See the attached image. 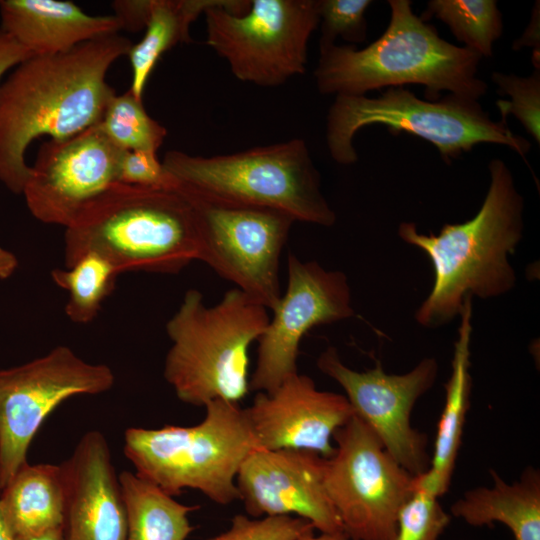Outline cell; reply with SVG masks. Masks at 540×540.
Masks as SVG:
<instances>
[{"label":"cell","instance_id":"obj_9","mask_svg":"<svg viewBox=\"0 0 540 540\" xmlns=\"http://www.w3.org/2000/svg\"><path fill=\"white\" fill-rule=\"evenodd\" d=\"M203 14L206 44L238 80L278 87L306 72L318 0H218Z\"/></svg>","mask_w":540,"mask_h":540},{"label":"cell","instance_id":"obj_6","mask_svg":"<svg viewBox=\"0 0 540 540\" xmlns=\"http://www.w3.org/2000/svg\"><path fill=\"white\" fill-rule=\"evenodd\" d=\"M269 319L268 309L238 288L213 306L199 290H187L166 323L171 346L163 376L177 398L197 407L215 400L239 404L250 391V346Z\"/></svg>","mask_w":540,"mask_h":540},{"label":"cell","instance_id":"obj_31","mask_svg":"<svg viewBox=\"0 0 540 540\" xmlns=\"http://www.w3.org/2000/svg\"><path fill=\"white\" fill-rule=\"evenodd\" d=\"M314 526L294 516L249 518L239 514L223 533L208 540H299L313 534Z\"/></svg>","mask_w":540,"mask_h":540},{"label":"cell","instance_id":"obj_1","mask_svg":"<svg viewBox=\"0 0 540 540\" xmlns=\"http://www.w3.org/2000/svg\"><path fill=\"white\" fill-rule=\"evenodd\" d=\"M132 42L114 34L53 55H32L0 85V182L21 194L30 172L25 154L41 136L72 137L97 124L116 94L110 67Z\"/></svg>","mask_w":540,"mask_h":540},{"label":"cell","instance_id":"obj_28","mask_svg":"<svg viewBox=\"0 0 540 540\" xmlns=\"http://www.w3.org/2000/svg\"><path fill=\"white\" fill-rule=\"evenodd\" d=\"M492 81L498 86V94L508 95L510 101L498 100L501 120L507 122L509 114L514 115L526 132L540 143V69L534 68L530 76H518L493 72Z\"/></svg>","mask_w":540,"mask_h":540},{"label":"cell","instance_id":"obj_15","mask_svg":"<svg viewBox=\"0 0 540 540\" xmlns=\"http://www.w3.org/2000/svg\"><path fill=\"white\" fill-rule=\"evenodd\" d=\"M122 152L97 124L72 137L42 143L21 193L32 216L67 228L117 182Z\"/></svg>","mask_w":540,"mask_h":540},{"label":"cell","instance_id":"obj_30","mask_svg":"<svg viewBox=\"0 0 540 540\" xmlns=\"http://www.w3.org/2000/svg\"><path fill=\"white\" fill-rule=\"evenodd\" d=\"M371 3L370 0H318L319 45L335 44L338 37L354 46L364 42L367 36L365 13Z\"/></svg>","mask_w":540,"mask_h":540},{"label":"cell","instance_id":"obj_27","mask_svg":"<svg viewBox=\"0 0 540 540\" xmlns=\"http://www.w3.org/2000/svg\"><path fill=\"white\" fill-rule=\"evenodd\" d=\"M97 125L122 151L157 153L167 136V129L147 113L143 99L130 90L110 99Z\"/></svg>","mask_w":540,"mask_h":540},{"label":"cell","instance_id":"obj_8","mask_svg":"<svg viewBox=\"0 0 540 540\" xmlns=\"http://www.w3.org/2000/svg\"><path fill=\"white\" fill-rule=\"evenodd\" d=\"M384 125L391 133H409L433 144L450 163L477 144L504 145L523 159L531 143L514 134L507 122L493 121L477 100L447 94L423 100L404 87H389L379 97L338 95L326 118V143L332 159L341 165L358 160L353 145L363 127Z\"/></svg>","mask_w":540,"mask_h":540},{"label":"cell","instance_id":"obj_20","mask_svg":"<svg viewBox=\"0 0 540 540\" xmlns=\"http://www.w3.org/2000/svg\"><path fill=\"white\" fill-rule=\"evenodd\" d=\"M454 343L452 371L445 384V403L437 424L434 451L426 472L414 476V484L440 497L447 492L461 445L471 392L470 341L472 296L465 297Z\"/></svg>","mask_w":540,"mask_h":540},{"label":"cell","instance_id":"obj_19","mask_svg":"<svg viewBox=\"0 0 540 540\" xmlns=\"http://www.w3.org/2000/svg\"><path fill=\"white\" fill-rule=\"evenodd\" d=\"M1 28L33 55H53L122 29L114 15L93 16L71 1H0Z\"/></svg>","mask_w":540,"mask_h":540},{"label":"cell","instance_id":"obj_23","mask_svg":"<svg viewBox=\"0 0 540 540\" xmlns=\"http://www.w3.org/2000/svg\"><path fill=\"white\" fill-rule=\"evenodd\" d=\"M218 0H150L145 33L128 51L130 91L143 99L146 84L161 56L179 43H191L190 26Z\"/></svg>","mask_w":540,"mask_h":540},{"label":"cell","instance_id":"obj_11","mask_svg":"<svg viewBox=\"0 0 540 540\" xmlns=\"http://www.w3.org/2000/svg\"><path fill=\"white\" fill-rule=\"evenodd\" d=\"M114 382L109 366L86 362L63 345L0 370V489L28 463L29 446L56 407L75 395L104 393Z\"/></svg>","mask_w":540,"mask_h":540},{"label":"cell","instance_id":"obj_18","mask_svg":"<svg viewBox=\"0 0 540 540\" xmlns=\"http://www.w3.org/2000/svg\"><path fill=\"white\" fill-rule=\"evenodd\" d=\"M65 489L64 540H126L127 515L105 436L86 432L60 464Z\"/></svg>","mask_w":540,"mask_h":540},{"label":"cell","instance_id":"obj_21","mask_svg":"<svg viewBox=\"0 0 540 540\" xmlns=\"http://www.w3.org/2000/svg\"><path fill=\"white\" fill-rule=\"evenodd\" d=\"M491 487L467 491L451 506V514L474 527L507 526L515 540H540V474L528 467L510 484L490 470Z\"/></svg>","mask_w":540,"mask_h":540},{"label":"cell","instance_id":"obj_7","mask_svg":"<svg viewBox=\"0 0 540 540\" xmlns=\"http://www.w3.org/2000/svg\"><path fill=\"white\" fill-rule=\"evenodd\" d=\"M255 449L245 409L223 400L205 405V417L194 426L124 432V454L138 476L170 496L189 488L220 505L239 499L236 477Z\"/></svg>","mask_w":540,"mask_h":540},{"label":"cell","instance_id":"obj_39","mask_svg":"<svg viewBox=\"0 0 540 540\" xmlns=\"http://www.w3.org/2000/svg\"><path fill=\"white\" fill-rule=\"evenodd\" d=\"M14 535L0 513V540H14Z\"/></svg>","mask_w":540,"mask_h":540},{"label":"cell","instance_id":"obj_2","mask_svg":"<svg viewBox=\"0 0 540 540\" xmlns=\"http://www.w3.org/2000/svg\"><path fill=\"white\" fill-rule=\"evenodd\" d=\"M488 169L489 188L472 219L445 224L438 235L421 234L412 222L399 225V237L423 250L434 270L432 290L415 313L423 327L450 322L468 295L494 298L515 286L508 256L523 236L524 201L505 162L493 159Z\"/></svg>","mask_w":540,"mask_h":540},{"label":"cell","instance_id":"obj_4","mask_svg":"<svg viewBox=\"0 0 540 540\" xmlns=\"http://www.w3.org/2000/svg\"><path fill=\"white\" fill-rule=\"evenodd\" d=\"M90 252L110 261L119 274H177L199 261V210L178 189L116 182L65 228V267Z\"/></svg>","mask_w":540,"mask_h":540},{"label":"cell","instance_id":"obj_35","mask_svg":"<svg viewBox=\"0 0 540 540\" xmlns=\"http://www.w3.org/2000/svg\"><path fill=\"white\" fill-rule=\"evenodd\" d=\"M539 1H536L531 19L521 37L516 39L512 45L513 50H520L523 47H532V63L534 68L540 69V9Z\"/></svg>","mask_w":540,"mask_h":540},{"label":"cell","instance_id":"obj_24","mask_svg":"<svg viewBox=\"0 0 540 540\" xmlns=\"http://www.w3.org/2000/svg\"><path fill=\"white\" fill-rule=\"evenodd\" d=\"M119 482L127 515L126 540H187L194 527L188 506L136 473L123 471Z\"/></svg>","mask_w":540,"mask_h":540},{"label":"cell","instance_id":"obj_14","mask_svg":"<svg viewBox=\"0 0 540 540\" xmlns=\"http://www.w3.org/2000/svg\"><path fill=\"white\" fill-rule=\"evenodd\" d=\"M287 288L272 310L258 340L257 362L250 390L272 392L297 373L299 345L313 327L351 318L354 309L347 276L316 261L289 253Z\"/></svg>","mask_w":540,"mask_h":540},{"label":"cell","instance_id":"obj_5","mask_svg":"<svg viewBox=\"0 0 540 540\" xmlns=\"http://www.w3.org/2000/svg\"><path fill=\"white\" fill-rule=\"evenodd\" d=\"M162 163L178 190L208 204L273 210L325 227L337 219L300 138L212 156L169 150Z\"/></svg>","mask_w":540,"mask_h":540},{"label":"cell","instance_id":"obj_36","mask_svg":"<svg viewBox=\"0 0 540 540\" xmlns=\"http://www.w3.org/2000/svg\"><path fill=\"white\" fill-rule=\"evenodd\" d=\"M17 267L18 260L16 256L12 252L0 247V279L9 278Z\"/></svg>","mask_w":540,"mask_h":540},{"label":"cell","instance_id":"obj_37","mask_svg":"<svg viewBox=\"0 0 540 540\" xmlns=\"http://www.w3.org/2000/svg\"><path fill=\"white\" fill-rule=\"evenodd\" d=\"M14 540H64L63 527L50 529L42 533L28 536V537L14 538Z\"/></svg>","mask_w":540,"mask_h":540},{"label":"cell","instance_id":"obj_25","mask_svg":"<svg viewBox=\"0 0 540 540\" xmlns=\"http://www.w3.org/2000/svg\"><path fill=\"white\" fill-rule=\"evenodd\" d=\"M118 275L110 261L92 252L83 255L70 267L51 271L53 282L68 292L65 314L80 324L96 318L103 302L114 290Z\"/></svg>","mask_w":540,"mask_h":540},{"label":"cell","instance_id":"obj_33","mask_svg":"<svg viewBox=\"0 0 540 540\" xmlns=\"http://www.w3.org/2000/svg\"><path fill=\"white\" fill-rule=\"evenodd\" d=\"M149 4L150 0H119L114 1L111 6L122 29L138 31L145 27Z\"/></svg>","mask_w":540,"mask_h":540},{"label":"cell","instance_id":"obj_29","mask_svg":"<svg viewBox=\"0 0 540 540\" xmlns=\"http://www.w3.org/2000/svg\"><path fill=\"white\" fill-rule=\"evenodd\" d=\"M451 516L438 502V497L417 487L399 511L393 540H438Z\"/></svg>","mask_w":540,"mask_h":540},{"label":"cell","instance_id":"obj_16","mask_svg":"<svg viewBox=\"0 0 540 540\" xmlns=\"http://www.w3.org/2000/svg\"><path fill=\"white\" fill-rule=\"evenodd\" d=\"M325 459L303 450L252 451L236 477L247 514L253 518L294 516L309 521L321 533H344L325 490Z\"/></svg>","mask_w":540,"mask_h":540},{"label":"cell","instance_id":"obj_3","mask_svg":"<svg viewBox=\"0 0 540 540\" xmlns=\"http://www.w3.org/2000/svg\"><path fill=\"white\" fill-rule=\"evenodd\" d=\"M388 4L389 24L368 46L319 45L314 79L320 94L361 96L411 84L424 86L431 101L442 91L477 101L486 94V82L477 77L479 53L441 38L413 12L410 0Z\"/></svg>","mask_w":540,"mask_h":540},{"label":"cell","instance_id":"obj_32","mask_svg":"<svg viewBox=\"0 0 540 540\" xmlns=\"http://www.w3.org/2000/svg\"><path fill=\"white\" fill-rule=\"evenodd\" d=\"M117 182L146 188H178V181L165 169L157 153L145 151L122 152Z\"/></svg>","mask_w":540,"mask_h":540},{"label":"cell","instance_id":"obj_34","mask_svg":"<svg viewBox=\"0 0 540 540\" xmlns=\"http://www.w3.org/2000/svg\"><path fill=\"white\" fill-rule=\"evenodd\" d=\"M32 55L31 52L0 27V82L7 71Z\"/></svg>","mask_w":540,"mask_h":540},{"label":"cell","instance_id":"obj_10","mask_svg":"<svg viewBox=\"0 0 540 540\" xmlns=\"http://www.w3.org/2000/svg\"><path fill=\"white\" fill-rule=\"evenodd\" d=\"M333 440L324 486L345 535L352 540H393L399 511L414 491V476L356 415Z\"/></svg>","mask_w":540,"mask_h":540},{"label":"cell","instance_id":"obj_38","mask_svg":"<svg viewBox=\"0 0 540 540\" xmlns=\"http://www.w3.org/2000/svg\"><path fill=\"white\" fill-rule=\"evenodd\" d=\"M299 540H352L344 533L333 534V533H321L316 536L314 533L302 537Z\"/></svg>","mask_w":540,"mask_h":540},{"label":"cell","instance_id":"obj_22","mask_svg":"<svg viewBox=\"0 0 540 540\" xmlns=\"http://www.w3.org/2000/svg\"><path fill=\"white\" fill-rule=\"evenodd\" d=\"M0 513L15 538L63 527L65 489L60 465H23L1 489Z\"/></svg>","mask_w":540,"mask_h":540},{"label":"cell","instance_id":"obj_12","mask_svg":"<svg viewBox=\"0 0 540 540\" xmlns=\"http://www.w3.org/2000/svg\"><path fill=\"white\" fill-rule=\"evenodd\" d=\"M189 198L200 213L199 261L272 311L282 295L280 260L295 221L273 210Z\"/></svg>","mask_w":540,"mask_h":540},{"label":"cell","instance_id":"obj_13","mask_svg":"<svg viewBox=\"0 0 540 540\" xmlns=\"http://www.w3.org/2000/svg\"><path fill=\"white\" fill-rule=\"evenodd\" d=\"M317 367L344 389L355 415L400 466L413 476L428 470L427 437L411 426L410 417L416 401L435 382L434 358L422 359L404 374L386 373L379 361L359 372L341 361L336 348L328 347L319 355Z\"/></svg>","mask_w":540,"mask_h":540},{"label":"cell","instance_id":"obj_26","mask_svg":"<svg viewBox=\"0 0 540 540\" xmlns=\"http://www.w3.org/2000/svg\"><path fill=\"white\" fill-rule=\"evenodd\" d=\"M445 23L455 38L482 57L492 55L493 43L503 32L501 12L495 0H430L420 16Z\"/></svg>","mask_w":540,"mask_h":540},{"label":"cell","instance_id":"obj_17","mask_svg":"<svg viewBox=\"0 0 540 540\" xmlns=\"http://www.w3.org/2000/svg\"><path fill=\"white\" fill-rule=\"evenodd\" d=\"M258 449L303 450L329 458L335 432L353 415L346 396L321 391L298 372L272 392H257L245 408Z\"/></svg>","mask_w":540,"mask_h":540}]
</instances>
